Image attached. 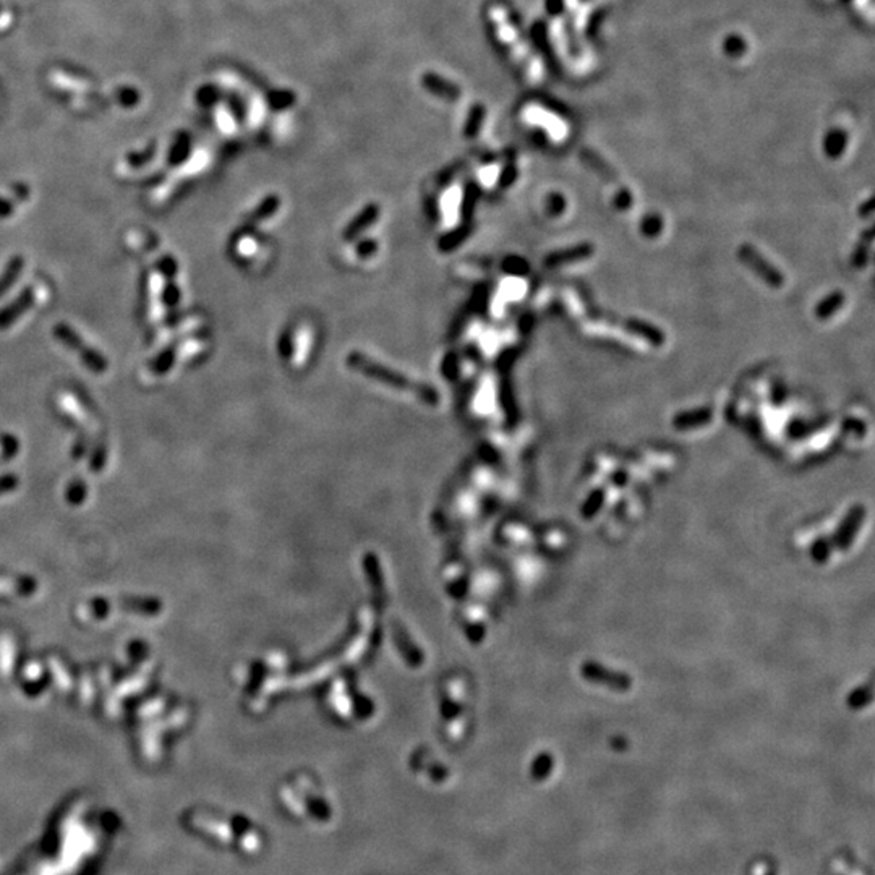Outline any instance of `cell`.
<instances>
[{"label":"cell","mask_w":875,"mask_h":875,"mask_svg":"<svg viewBox=\"0 0 875 875\" xmlns=\"http://www.w3.org/2000/svg\"><path fill=\"white\" fill-rule=\"evenodd\" d=\"M54 334H56V337L63 344V346L70 347L72 350H75L91 371H94V373H103V371L107 370V361H105L104 357L101 355L99 352L91 349L89 346L83 344L80 336H78L72 328H68L65 323H59L57 326L54 328Z\"/></svg>","instance_id":"cell-1"},{"label":"cell","mask_w":875,"mask_h":875,"mask_svg":"<svg viewBox=\"0 0 875 875\" xmlns=\"http://www.w3.org/2000/svg\"><path fill=\"white\" fill-rule=\"evenodd\" d=\"M739 260L746 264V266L752 269V271L757 274L762 281L767 282L770 287L780 288L783 286V282H785V277L781 276V273L778 271L773 264L768 263V261L765 260L752 245H748V244L741 245Z\"/></svg>","instance_id":"cell-2"},{"label":"cell","mask_w":875,"mask_h":875,"mask_svg":"<svg viewBox=\"0 0 875 875\" xmlns=\"http://www.w3.org/2000/svg\"><path fill=\"white\" fill-rule=\"evenodd\" d=\"M613 323H616L618 326L624 328L626 331H629L635 336L645 339V341L653 344V346H662L665 342V334L662 333V329H658L657 326H652V324L647 321H642V319H620L616 316H611Z\"/></svg>","instance_id":"cell-3"},{"label":"cell","mask_w":875,"mask_h":875,"mask_svg":"<svg viewBox=\"0 0 875 875\" xmlns=\"http://www.w3.org/2000/svg\"><path fill=\"white\" fill-rule=\"evenodd\" d=\"M593 255V245L592 244H579L571 246V249L566 250H560V251H554V253L548 255L547 258V264L549 266H560V264H567V263H576V261H582L589 256Z\"/></svg>","instance_id":"cell-4"},{"label":"cell","mask_w":875,"mask_h":875,"mask_svg":"<svg viewBox=\"0 0 875 875\" xmlns=\"http://www.w3.org/2000/svg\"><path fill=\"white\" fill-rule=\"evenodd\" d=\"M33 302H34L33 291H31V288H26V291H23V294L18 297V299L13 302V304H10L8 306H6V308L0 310V329L10 326V324L15 321L18 316L25 313V311L28 310L31 305H33Z\"/></svg>","instance_id":"cell-5"},{"label":"cell","mask_w":875,"mask_h":875,"mask_svg":"<svg viewBox=\"0 0 875 875\" xmlns=\"http://www.w3.org/2000/svg\"><path fill=\"white\" fill-rule=\"evenodd\" d=\"M712 419V410L710 409H697V410H689L684 412V414H679L675 419V427L677 428H693V427H700V425L707 423Z\"/></svg>","instance_id":"cell-6"},{"label":"cell","mask_w":875,"mask_h":875,"mask_svg":"<svg viewBox=\"0 0 875 875\" xmlns=\"http://www.w3.org/2000/svg\"><path fill=\"white\" fill-rule=\"evenodd\" d=\"M23 264H25V261H23L21 256H15V258H12L10 263L7 264V268L3 269V274L0 276V295L6 294L8 288L13 286V282H15L18 276L21 274Z\"/></svg>","instance_id":"cell-7"},{"label":"cell","mask_w":875,"mask_h":875,"mask_svg":"<svg viewBox=\"0 0 875 875\" xmlns=\"http://www.w3.org/2000/svg\"><path fill=\"white\" fill-rule=\"evenodd\" d=\"M843 304H845V295H843L841 292H833V294L828 295L827 299H823L817 305L815 315H817L820 319H827L830 318L832 315H835L836 311L841 308Z\"/></svg>","instance_id":"cell-8"},{"label":"cell","mask_w":875,"mask_h":875,"mask_svg":"<svg viewBox=\"0 0 875 875\" xmlns=\"http://www.w3.org/2000/svg\"><path fill=\"white\" fill-rule=\"evenodd\" d=\"M663 229V221L662 218L657 216V214H650L640 224V231L644 232V235L647 237H657Z\"/></svg>","instance_id":"cell-9"},{"label":"cell","mask_w":875,"mask_h":875,"mask_svg":"<svg viewBox=\"0 0 875 875\" xmlns=\"http://www.w3.org/2000/svg\"><path fill=\"white\" fill-rule=\"evenodd\" d=\"M308 810L310 814L313 815V819L319 820V822H328L331 819V810L324 803L318 799H310L308 801Z\"/></svg>","instance_id":"cell-10"},{"label":"cell","mask_w":875,"mask_h":875,"mask_svg":"<svg viewBox=\"0 0 875 875\" xmlns=\"http://www.w3.org/2000/svg\"><path fill=\"white\" fill-rule=\"evenodd\" d=\"M549 770H551V760H549L548 757L540 759L534 767L535 780H543V778L549 773Z\"/></svg>","instance_id":"cell-11"},{"label":"cell","mask_w":875,"mask_h":875,"mask_svg":"<svg viewBox=\"0 0 875 875\" xmlns=\"http://www.w3.org/2000/svg\"><path fill=\"white\" fill-rule=\"evenodd\" d=\"M631 203H632L631 193H627V191H621V193L618 195V198L615 200V204L620 209H627L631 206Z\"/></svg>","instance_id":"cell-12"},{"label":"cell","mask_w":875,"mask_h":875,"mask_svg":"<svg viewBox=\"0 0 875 875\" xmlns=\"http://www.w3.org/2000/svg\"><path fill=\"white\" fill-rule=\"evenodd\" d=\"M765 875H777V872H775V870H768V872L765 874Z\"/></svg>","instance_id":"cell-13"}]
</instances>
